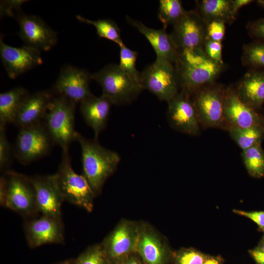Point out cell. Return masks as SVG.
<instances>
[{"instance_id":"cell-9","label":"cell","mask_w":264,"mask_h":264,"mask_svg":"<svg viewBox=\"0 0 264 264\" xmlns=\"http://www.w3.org/2000/svg\"><path fill=\"white\" fill-rule=\"evenodd\" d=\"M225 89L222 85L213 83L201 88L192 95L201 126L203 128H224Z\"/></svg>"},{"instance_id":"cell-34","label":"cell","mask_w":264,"mask_h":264,"mask_svg":"<svg viewBox=\"0 0 264 264\" xmlns=\"http://www.w3.org/2000/svg\"><path fill=\"white\" fill-rule=\"evenodd\" d=\"M5 127L0 125V169L4 173L9 171L14 158L13 146L8 140Z\"/></svg>"},{"instance_id":"cell-20","label":"cell","mask_w":264,"mask_h":264,"mask_svg":"<svg viewBox=\"0 0 264 264\" xmlns=\"http://www.w3.org/2000/svg\"><path fill=\"white\" fill-rule=\"evenodd\" d=\"M127 22L135 28L144 36L153 47L156 59L167 61L175 64L177 59L178 52L175 47L170 34L163 27L156 29L147 26L139 20L126 16Z\"/></svg>"},{"instance_id":"cell-36","label":"cell","mask_w":264,"mask_h":264,"mask_svg":"<svg viewBox=\"0 0 264 264\" xmlns=\"http://www.w3.org/2000/svg\"><path fill=\"white\" fill-rule=\"evenodd\" d=\"M225 31V23L220 21H212L207 23L206 39L221 42Z\"/></svg>"},{"instance_id":"cell-23","label":"cell","mask_w":264,"mask_h":264,"mask_svg":"<svg viewBox=\"0 0 264 264\" xmlns=\"http://www.w3.org/2000/svg\"><path fill=\"white\" fill-rule=\"evenodd\" d=\"M235 88L240 99L257 111L264 103V70L252 69Z\"/></svg>"},{"instance_id":"cell-43","label":"cell","mask_w":264,"mask_h":264,"mask_svg":"<svg viewBox=\"0 0 264 264\" xmlns=\"http://www.w3.org/2000/svg\"><path fill=\"white\" fill-rule=\"evenodd\" d=\"M223 259L219 256H212L209 255L203 264H222Z\"/></svg>"},{"instance_id":"cell-6","label":"cell","mask_w":264,"mask_h":264,"mask_svg":"<svg viewBox=\"0 0 264 264\" xmlns=\"http://www.w3.org/2000/svg\"><path fill=\"white\" fill-rule=\"evenodd\" d=\"M91 78L100 86L102 94L114 105L131 104L144 90L120 69L118 64L106 65L92 74Z\"/></svg>"},{"instance_id":"cell-31","label":"cell","mask_w":264,"mask_h":264,"mask_svg":"<svg viewBox=\"0 0 264 264\" xmlns=\"http://www.w3.org/2000/svg\"><path fill=\"white\" fill-rule=\"evenodd\" d=\"M242 58L245 66L264 70V41L259 40L245 44Z\"/></svg>"},{"instance_id":"cell-19","label":"cell","mask_w":264,"mask_h":264,"mask_svg":"<svg viewBox=\"0 0 264 264\" xmlns=\"http://www.w3.org/2000/svg\"><path fill=\"white\" fill-rule=\"evenodd\" d=\"M224 117V128L228 126L241 128L264 127L263 115L244 103L232 86L225 89Z\"/></svg>"},{"instance_id":"cell-5","label":"cell","mask_w":264,"mask_h":264,"mask_svg":"<svg viewBox=\"0 0 264 264\" xmlns=\"http://www.w3.org/2000/svg\"><path fill=\"white\" fill-rule=\"evenodd\" d=\"M55 174L65 201L91 212L96 195L85 177L73 170L68 152H62Z\"/></svg>"},{"instance_id":"cell-13","label":"cell","mask_w":264,"mask_h":264,"mask_svg":"<svg viewBox=\"0 0 264 264\" xmlns=\"http://www.w3.org/2000/svg\"><path fill=\"white\" fill-rule=\"evenodd\" d=\"M167 118L176 131L190 136L200 133L201 126L191 95L182 90L168 102Z\"/></svg>"},{"instance_id":"cell-32","label":"cell","mask_w":264,"mask_h":264,"mask_svg":"<svg viewBox=\"0 0 264 264\" xmlns=\"http://www.w3.org/2000/svg\"><path fill=\"white\" fill-rule=\"evenodd\" d=\"M71 264H111L101 243L86 249Z\"/></svg>"},{"instance_id":"cell-1","label":"cell","mask_w":264,"mask_h":264,"mask_svg":"<svg viewBox=\"0 0 264 264\" xmlns=\"http://www.w3.org/2000/svg\"><path fill=\"white\" fill-rule=\"evenodd\" d=\"M75 141L81 148L83 175L96 196L116 170L120 156L116 152L102 146L97 139H88L78 132Z\"/></svg>"},{"instance_id":"cell-30","label":"cell","mask_w":264,"mask_h":264,"mask_svg":"<svg viewBox=\"0 0 264 264\" xmlns=\"http://www.w3.org/2000/svg\"><path fill=\"white\" fill-rule=\"evenodd\" d=\"M119 48V67L134 83L143 88L140 72L137 70L136 66L137 52L128 48L125 44Z\"/></svg>"},{"instance_id":"cell-24","label":"cell","mask_w":264,"mask_h":264,"mask_svg":"<svg viewBox=\"0 0 264 264\" xmlns=\"http://www.w3.org/2000/svg\"><path fill=\"white\" fill-rule=\"evenodd\" d=\"M197 10L207 24L220 21L231 24L236 16L232 10V0H203L197 1Z\"/></svg>"},{"instance_id":"cell-17","label":"cell","mask_w":264,"mask_h":264,"mask_svg":"<svg viewBox=\"0 0 264 264\" xmlns=\"http://www.w3.org/2000/svg\"><path fill=\"white\" fill-rule=\"evenodd\" d=\"M33 185L40 213L62 218V206L65 201L56 174L30 176Z\"/></svg>"},{"instance_id":"cell-39","label":"cell","mask_w":264,"mask_h":264,"mask_svg":"<svg viewBox=\"0 0 264 264\" xmlns=\"http://www.w3.org/2000/svg\"><path fill=\"white\" fill-rule=\"evenodd\" d=\"M248 30L252 36L264 41V18L249 22Z\"/></svg>"},{"instance_id":"cell-18","label":"cell","mask_w":264,"mask_h":264,"mask_svg":"<svg viewBox=\"0 0 264 264\" xmlns=\"http://www.w3.org/2000/svg\"><path fill=\"white\" fill-rule=\"evenodd\" d=\"M0 56L2 63L11 79L43 64L41 52L24 45L16 47L5 44L0 38Z\"/></svg>"},{"instance_id":"cell-42","label":"cell","mask_w":264,"mask_h":264,"mask_svg":"<svg viewBox=\"0 0 264 264\" xmlns=\"http://www.w3.org/2000/svg\"><path fill=\"white\" fill-rule=\"evenodd\" d=\"M253 1V0H232V10L234 14L236 16L240 8Z\"/></svg>"},{"instance_id":"cell-37","label":"cell","mask_w":264,"mask_h":264,"mask_svg":"<svg viewBox=\"0 0 264 264\" xmlns=\"http://www.w3.org/2000/svg\"><path fill=\"white\" fill-rule=\"evenodd\" d=\"M25 0H1L0 5V17H16L21 12V6Z\"/></svg>"},{"instance_id":"cell-8","label":"cell","mask_w":264,"mask_h":264,"mask_svg":"<svg viewBox=\"0 0 264 264\" xmlns=\"http://www.w3.org/2000/svg\"><path fill=\"white\" fill-rule=\"evenodd\" d=\"M54 145L43 122L20 129L13 146L14 157L26 165L48 154Z\"/></svg>"},{"instance_id":"cell-11","label":"cell","mask_w":264,"mask_h":264,"mask_svg":"<svg viewBox=\"0 0 264 264\" xmlns=\"http://www.w3.org/2000/svg\"><path fill=\"white\" fill-rule=\"evenodd\" d=\"M135 252L143 264H167L173 255L167 238L144 221H139Z\"/></svg>"},{"instance_id":"cell-29","label":"cell","mask_w":264,"mask_h":264,"mask_svg":"<svg viewBox=\"0 0 264 264\" xmlns=\"http://www.w3.org/2000/svg\"><path fill=\"white\" fill-rule=\"evenodd\" d=\"M182 1L179 0H160L158 18L167 28L169 25H175L185 12Z\"/></svg>"},{"instance_id":"cell-2","label":"cell","mask_w":264,"mask_h":264,"mask_svg":"<svg viewBox=\"0 0 264 264\" xmlns=\"http://www.w3.org/2000/svg\"><path fill=\"white\" fill-rule=\"evenodd\" d=\"M175 66L181 90L192 96L201 88L215 83L224 64L213 61L202 48H198L178 52Z\"/></svg>"},{"instance_id":"cell-44","label":"cell","mask_w":264,"mask_h":264,"mask_svg":"<svg viewBox=\"0 0 264 264\" xmlns=\"http://www.w3.org/2000/svg\"><path fill=\"white\" fill-rule=\"evenodd\" d=\"M256 248L264 252V234Z\"/></svg>"},{"instance_id":"cell-15","label":"cell","mask_w":264,"mask_h":264,"mask_svg":"<svg viewBox=\"0 0 264 264\" xmlns=\"http://www.w3.org/2000/svg\"><path fill=\"white\" fill-rule=\"evenodd\" d=\"M24 231L31 248L64 242V226L62 218L42 215L25 220Z\"/></svg>"},{"instance_id":"cell-40","label":"cell","mask_w":264,"mask_h":264,"mask_svg":"<svg viewBox=\"0 0 264 264\" xmlns=\"http://www.w3.org/2000/svg\"><path fill=\"white\" fill-rule=\"evenodd\" d=\"M117 264H143V263L135 252L121 260Z\"/></svg>"},{"instance_id":"cell-26","label":"cell","mask_w":264,"mask_h":264,"mask_svg":"<svg viewBox=\"0 0 264 264\" xmlns=\"http://www.w3.org/2000/svg\"><path fill=\"white\" fill-rule=\"evenodd\" d=\"M225 129L242 151L261 144L264 139V127L241 128L228 126Z\"/></svg>"},{"instance_id":"cell-14","label":"cell","mask_w":264,"mask_h":264,"mask_svg":"<svg viewBox=\"0 0 264 264\" xmlns=\"http://www.w3.org/2000/svg\"><path fill=\"white\" fill-rule=\"evenodd\" d=\"M91 74L84 69L65 66L51 91L55 95L64 97L75 104L81 103L93 95L89 88Z\"/></svg>"},{"instance_id":"cell-22","label":"cell","mask_w":264,"mask_h":264,"mask_svg":"<svg viewBox=\"0 0 264 264\" xmlns=\"http://www.w3.org/2000/svg\"><path fill=\"white\" fill-rule=\"evenodd\" d=\"M80 104L81 114L86 123L92 129L94 138L97 139L100 133L107 127L113 104L102 94L100 96L93 95Z\"/></svg>"},{"instance_id":"cell-4","label":"cell","mask_w":264,"mask_h":264,"mask_svg":"<svg viewBox=\"0 0 264 264\" xmlns=\"http://www.w3.org/2000/svg\"><path fill=\"white\" fill-rule=\"evenodd\" d=\"M76 105L64 97L54 95L42 121L54 144L60 146L62 152H68L70 145L75 141Z\"/></svg>"},{"instance_id":"cell-16","label":"cell","mask_w":264,"mask_h":264,"mask_svg":"<svg viewBox=\"0 0 264 264\" xmlns=\"http://www.w3.org/2000/svg\"><path fill=\"white\" fill-rule=\"evenodd\" d=\"M15 18L20 27L18 35L25 45L41 52L48 51L56 44V32L41 18L21 12Z\"/></svg>"},{"instance_id":"cell-38","label":"cell","mask_w":264,"mask_h":264,"mask_svg":"<svg viewBox=\"0 0 264 264\" xmlns=\"http://www.w3.org/2000/svg\"><path fill=\"white\" fill-rule=\"evenodd\" d=\"M233 212L240 216H242L254 221L259 227V230L264 234V211H244L243 210L234 209Z\"/></svg>"},{"instance_id":"cell-35","label":"cell","mask_w":264,"mask_h":264,"mask_svg":"<svg viewBox=\"0 0 264 264\" xmlns=\"http://www.w3.org/2000/svg\"><path fill=\"white\" fill-rule=\"evenodd\" d=\"M203 49L207 56L213 61L223 64L222 57L221 42L206 39Z\"/></svg>"},{"instance_id":"cell-45","label":"cell","mask_w":264,"mask_h":264,"mask_svg":"<svg viewBox=\"0 0 264 264\" xmlns=\"http://www.w3.org/2000/svg\"><path fill=\"white\" fill-rule=\"evenodd\" d=\"M257 2L259 6L264 8V0H259Z\"/></svg>"},{"instance_id":"cell-46","label":"cell","mask_w":264,"mask_h":264,"mask_svg":"<svg viewBox=\"0 0 264 264\" xmlns=\"http://www.w3.org/2000/svg\"><path fill=\"white\" fill-rule=\"evenodd\" d=\"M72 262L70 261H65L58 264H71Z\"/></svg>"},{"instance_id":"cell-12","label":"cell","mask_w":264,"mask_h":264,"mask_svg":"<svg viewBox=\"0 0 264 264\" xmlns=\"http://www.w3.org/2000/svg\"><path fill=\"white\" fill-rule=\"evenodd\" d=\"M207 23L197 10L185 11L170 34L178 51L202 48L206 39Z\"/></svg>"},{"instance_id":"cell-28","label":"cell","mask_w":264,"mask_h":264,"mask_svg":"<svg viewBox=\"0 0 264 264\" xmlns=\"http://www.w3.org/2000/svg\"><path fill=\"white\" fill-rule=\"evenodd\" d=\"M242 156L250 176L255 178L264 176V150L261 144L243 151Z\"/></svg>"},{"instance_id":"cell-3","label":"cell","mask_w":264,"mask_h":264,"mask_svg":"<svg viewBox=\"0 0 264 264\" xmlns=\"http://www.w3.org/2000/svg\"><path fill=\"white\" fill-rule=\"evenodd\" d=\"M0 203L25 220L40 213L30 176L10 170L0 178Z\"/></svg>"},{"instance_id":"cell-41","label":"cell","mask_w":264,"mask_h":264,"mask_svg":"<svg viewBox=\"0 0 264 264\" xmlns=\"http://www.w3.org/2000/svg\"><path fill=\"white\" fill-rule=\"evenodd\" d=\"M249 253L257 264H264V252L256 247L249 250Z\"/></svg>"},{"instance_id":"cell-33","label":"cell","mask_w":264,"mask_h":264,"mask_svg":"<svg viewBox=\"0 0 264 264\" xmlns=\"http://www.w3.org/2000/svg\"><path fill=\"white\" fill-rule=\"evenodd\" d=\"M209 256L192 247L182 248L173 253L175 264H203Z\"/></svg>"},{"instance_id":"cell-7","label":"cell","mask_w":264,"mask_h":264,"mask_svg":"<svg viewBox=\"0 0 264 264\" xmlns=\"http://www.w3.org/2000/svg\"><path fill=\"white\" fill-rule=\"evenodd\" d=\"M141 85L159 100L169 102L179 91L178 76L175 64L156 59L140 72Z\"/></svg>"},{"instance_id":"cell-21","label":"cell","mask_w":264,"mask_h":264,"mask_svg":"<svg viewBox=\"0 0 264 264\" xmlns=\"http://www.w3.org/2000/svg\"><path fill=\"white\" fill-rule=\"evenodd\" d=\"M53 96L54 94L49 90L29 94L23 102L14 124L20 129L41 123Z\"/></svg>"},{"instance_id":"cell-25","label":"cell","mask_w":264,"mask_h":264,"mask_svg":"<svg viewBox=\"0 0 264 264\" xmlns=\"http://www.w3.org/2000/svg\"><path fill=\"white\" fill-rule=\"evenodd\" d=\"M29 93L19 87L0 94V125L14 124L21 107Z\"/></svg>"},{"instance_id":"cell-10","label":"cell","mask_w":264,"mask_h":264,"mask_svg":"<svg viewBox=\"0 0 264 264\" xmlns=\"http://www.w3.org/2000/svg\"><path fill=\"white\" fill-rule=\"evenodd\" d=\"M139 221L122 219L100 243L111 264H117L135 252Z\"/></svg>"},{"instance_id":"cell-27","label":"cell","mask_w":264,"mask_h":264,"mask_svg":"<svg viewBox=\"0 0 264 264\" xmlns=\"http://www.w3.org/2000/svg\"><path fill=\"white\" fill-rule=\"evenodd\" d=\"M76 18L82 22L94 26L99 37L112 41L119 46L124 44L121 38L120 29L117 23L112 20L103 19L92 20L80 15H77Z\"/></svg>"}]
</instances>
